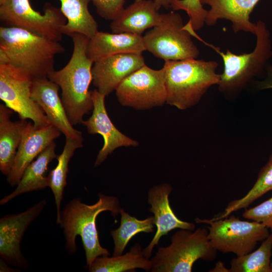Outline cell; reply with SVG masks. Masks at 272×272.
<instances>
[{"mask_svg": "<svg viewBox=\"0 0 272 272\" xmlns=\"http://www.w3.org/2000/svg\"><path fill=\"white\" fill-rule=\"evenodd\" d=\"M13 26L0 27V64H9L33 80L48 78L56 54L64 48L59 42Z\"/></svg>", "mask_w": 272, "mask_h": 272, "instance_id": "cell-1", "label": "cell"}, {"mask_svg": "<svg viewBox=\"0 0 272 272\" xmlns=\"http://www.w3.org/2000/svg\"><path fill=\"white\" fill-rule=\"evenodd\" d=\"M73 51L67 63L61 69L51 72L48 78L61 91V101L73 125L82 124L83 117L93 108L92 91V69L94 61L87 54L90 38L80 33L70 36Z\"/></svg>", "mask_w": 272, "mask_h": 272, "instance_id": "cell-2", "label": "cell"}, {"mask_svg": "<svg viewBox=\"0 0 272 272\" xmlns=\"http://www.w3.org/2000/svg\"><path fill=\"white\" fill-rule=\"evenodd\" d=\"M99 197L98 200L91 205L82 202L80 197L73 199L61 211L58 223L63 230L65 248L69 254L76 252V237H81L88 268L97 257L110 255L108 249L100 243L96 227L98 215L102 212L109 211L115 218L121 209L117 197L101 193L99 194Z\"/></svg>", "mask_w": 272, "mask_h": 272, "instance_id": "cell-3", "label": "cell"}, {"mask_svg": "<svg viewBox=\"0 0 272 272\" xmlns=\"http://www.w3.org/2000/svg\"><path fill=\"white\" fill-rule=\"evenodd\" d=\"M216 61L187 59L165 61L166 103L180 110L196 104L212 86L218 85Z\"/></svg>", "mask_w": 272, "mask_h": 272, "instance_id": "cell-4", "label": "cell"}, {"mask_svg": "<svg viewBox=\"0 0 272 272\" xmlns=\"http://www.w3.org/2000/svg\"><path fill=\"white\" fill-rule=\"evenodd\" d=\"M256 24V43L253 51L239 55L227 50L226 53L219 47L198 40L211 47L222 57L224 71L220 75L218 85L220 91L227 95L237 94L254 77L261 74L266 61L272 56L270 33L265 24L258 20Z\"/></svg>", "mask_w": 272, "mask_h": 272, "instance_id": "cell-5", "label": "cell"}, {"mask_svg": "<svg viewBox=\"0 0 272 272\" xmlns=\"http://www.w3.org/2000/svg\"><path fill=\"white\" fill-rule=\"evenodd\" d=\"M217 251L210 242L208 230L179 229L171 237L170 244L159 247L150 259L151 271L191 272L196 260H213Z\"/></svg>", "mask_w": 272, "mask_h": 272, "instance_id": "cell-6", "label": "cell"}, {"mask_svg": "<svg viewBox=\"0 0 272 272\" xmlns=\"http://www.w3.org/2000/svg\"><path fill=\"white\" fill-rule=\"evenodd\" d=\"M184 26L179 13L163 14L160 23L143 36L146 50L165 61L197 58L199 49Z\"/></svg>", "mask_w": 272, "mask_h": 272, "instance_id": "cell-7", "label": "cell"}, {"mask_svg": "<svg viewBox=\"0 0 272 272\" xmlns=\"http://www.w3.org/2000/svg\"><path fill=\"white\" fill-rule=\"evenodd\" d=\"M198 223L208 224V237L212 246L223 253L236 256L248 254L270 234L268 228L255 221H242L232 215L219 220H201Z\"/></svg>", "mask_w": 272, "mask_h": 272, "instance_id": "cell-8", "label": "cell"}, {"mask_svg": "<svg viewBox=\"0 0 272 272\" xmlns=\"http://www.w3.org/2000/svg\"><path fill=\"white\" fill-rule=\"evenodd\" d=\"M43 14L34 10L29 0H6L0 5V19L9 26L27 30L37 35L59 41L66 19L60 9L46 3Z\"/></svg>", "mask_w": 272, "mask_h": 272, "instance_id": "cell-9", "label": "cell"}, {"mask_svg": "<svg viewBox=\"0 0 272 272\" xmlns=\"http://www.w3.org/2000/svg\"><path fill=\"white\" fill-rule=\"evenodd\" d=\"M115 92L118 102L124 106L144 110L162 106L167 100L164 70L145 64L125 78Z\"/></svg>", "mask_w": 272, "mask_h": 272, "instance_id": "cell-10", "label": "cell"}, {"mask_svg": "<svg viewBox=\"0 0 272 272\" xmlns=\"http://www.w3.org/2000/svg\"><path fill=\"white\" fill-rule=\"evenodd\" d=\"M33 79L9 64H0V99L20 119H29L36 126L50 124L40 107L31 98Z\"/></svg>", "mask_w": 272, "mask_h": 272, "instance_id": "cell-11", "label": "cell"}, {"mask_svg": "<svg viewBox=\"0 0 272 272\" xmlns=\"http://www.w3.org/2000/svg\"><path fill=\"white\" fill-rule=\"evenodd\" d=\"M46 205L44 198L23 212L6 215L1 218L0 255L4 261L16 267H28V262L21 252V242L27 229Z\"/></svg>", "mask_w": 272, "mask_h": 272, "instance_id": "cell-12", "label": "cell"}, {"mask_svg": "<svg viewBox=\"0 0 272 272\" xmlns=\"http://www.w3.org/2000/svg\"><path fill=\"white\" fill-rule=\"evenodd\" d=\"M145 65L142 53H125L108 56L94 62L92 83L106 96L115 91L130 75Z\"/></svg>", "mask_w": 272, "mask_h": 272, "instance_id": "cell-13", "label": "cell"}, {"mask_svg": "<svg viewBox=\"0 0 272 272\" xmlns=\"http://www.w3.org/2000/svg\"><path fill=\"white\" fill-rule=\"evenodd\" d=\"M105 96L97 89L92 91L93 102L92 114L82 124L85 126L88 133L100 134L104 140V145L99 151L95 162V166L100 165L114 150L120 147H135L138 142L121 133L110 119L105 105Z\"/></svg>", "mask_w": 272, "mask_h": 272, "instance_id": "cell-14", "label": "cell"}, {"mask_svg": "<svg viewBox=\"0 0 272 272\" xmlns=\"http://www.w3.org/2000/svg\"><path fill=\"white\" fill-rule=\"evenodd\" d=\"M60 133L56 127L50 124L38 127L28 122L23 130L13 167L7 176L8 183L12 186L17 185L28 165Z\"/></svg>", "mask_w": 272, "mask_h": 272, "instance_id": "cell-15", "label": "cell"}, {"mask_svg": "<svg viewBox=\"0 0 272 272\" xmlns=\"http://www.w3.org/2000/svg\"><path fill=\"white\" fill-rule=\"evenodd\" d=\"M59 89L48 78L34 79L31 86V98L43 111L50 124L65 138L83 143L82 132L74 128L68 118L58 94Z\"/></svg>", "mask_w": 272, "mask_h": 272, "instance_id": "cell-16", "label": "cell"}, {"mask_svg": "<svg viewBox=\"0 0 272 272\" xmlns=\"http://www.w3.org/2000/svg\"><path fill=\"white\" fill-rule=\"evenodd\" d=\"M172 191V186L168 183L155 185L148 191V202L151 206L149 211L154 214L157 230L149 245L143 250L148 258L151 257L153 248L158 245L161 237L171 231L175 229H195L194 224L180 220L173 212L169 200Z\"/></svg>", "mask_w": 272, "mask_h": 272, "instance_id": "cell-17", "label": "cell"}, {"mask_svg": "<svg viewBox=\"0 0 272 272\" xmlns=\"http://www.w3.org/2000/svg\"><path fill=\"white\" fill-rule=\"evenodd\" d=\"M260 0H199L202 5H208L205 24L215 25L219 20L230 21L234 33L240 31L255 35L256 24L250 21V15Z\"/></svg>", "mask_w": 272, "mask_h": 272, "instance_id": "cell-18", "label": "cell"}, {"mask_svg": "<svg viewBox=\"0 0 272 272\" xmlns=\"http://www.w3.org/2000/svg\"><path fill=\"white\" fill-rule=\"evenodd\" d=\"M163 14L158 12L154 1L135 2L124 8L112 20L110 28L112 33H126L141 35L147 29L157 26Z\"/></svg>", "mask_w": 272, "mask_h": 272, "instance_id": "cell-19", "label": "cell"}, {"mask_svg": "<svg viewBox=\"0 0 272 272\" xmlns=\"http://www.w3.org/2000/svg\"><path fill=\"white\" fill-rule=\"evenodd\" d=\"M146 50L143 36L126 33H114L98 31L89 39L87 54L94 62L108 56Z\"/></svg>", "mask_w": 272, "mask_h": 272, "instance_id": "cell-20", "label": "cell"}, {"mask_svg": "<svg viewBox=\"0 0 272 272\" xmlns=\"http://www.w3.org/2000/svg\"><path fill=\"white\" fill-rule=\"evenodd\" d=\"M13 110L0 105V170L8 176L13 167L26 120L12 121Z\"/></svg>", "mask_w": 272, "mask_h": 272, "instance_id": "cell-21", "label": "cell"}, {"mask_svg": "<svg viewBox=\"0 0 272 272\" xmlns=\"http://www.w3.org/2000/svg\"><path fill=\"white\" fill-rule=\"evenodd\" d=\"M55 148L56 144L53 142L28 165L15 190L1 199V205L8 203L20 194L48 187V178L45 173L49 163L57 158Z\"/></svg>", "mask_w": 272, "mask_h": 272, "instance_id": "cell-22", "label": "cell"}, {"mask_svg": "<svg viewBox=\"0 0 272 272\" xmlns=\"http://www.w3.org/2000/svg\"><path fill=\"white\" fill-rule=\"evenodd\" d=\"M60 10L66 19L63 34L70 36L80 33L90 39L99 31L98 24L89 10L91 0H59Z\"/></svg>", "mask_w": 272, "mask_h": 272, "instance_id": "cell-23", "label": "cell"}, {"mask_svg": "<svg viewBox=\"0 0 272 272\" xmlns=\"http://www.w3.org/2000/svg\"><path fill=\"white\" fill-rule=\"evenodd\" d=\"M140 268L147 271L152 269V263L146 257L139 243H136L127 253L111 257L101 256L96 258L88 267L91 272H125Z\"/></svg>", "mask_w": 272, "mask_h": 272, "instance_id": "cell-24", "label": "cell"}, {"mask_svg": "<svg viewBox=\"0 0 272 272\" xmlns=\"http://www.w3.org/2000/svg\"><path fill=\"white\" fill-rule=\"evenodd\" d=\"M82 147V143L65 138V143L62 152L56 158L57 165L47 175L48 187L52 191L56 207V223L58 224L60 221V206L63 199L64 188L67 185L69 162L76 150Z\"/></svg>", "mask_w": 272, "mask_h": 272, "instance_id": "cell-25", "label": "cell"}, {"mask_svg": "<svg viewBox=\"0 0 272 272\" xmlns=\"http://www.w3.org/2000/svg\"><path fill=\"white\" fill-rule=\"evenodd\" d=\"M120 214L119 227L110 231L114 242L113 256L122 254L130 240L135 235L140 232L152 233L154 231V216L140 220L130 216L123 209H121Z\"/></svg>", "mask_w": 272, "mask_h": 272, "instance_id": "cell-26", "label": "cell"}, {"mask_svg": "<svg viewBox=\"0 0 272 272\" xmlns=\"http://www.w3.org/2000/svg\"><path fill=\"white\" fill-rule=\"evenodd\" d=\"M272 190V153L267 163L261 168L257 178L252 188L243 197L231 201L221 215L215 217L213 220L224 219L233 212L246 208L255 200Z\"/></svg>", "mask_w": 272, "mask_h": 272, "instance_id": "cell-27", "label": "cell"}, {"mask_svg": "<svg viewBox=\"0 0 272 272\" xmlns=\"http://www.w3.org/2000/svg\"><path fill=\"white\" fill-rule=\"evenodd\" d=\"M272 234L263 241L256 250L233 258L230 262V272H272Z\"/></svg>", "mask_w": 272, "mask_h": 272, "instance_id": "cell-28", "label": "cell"}, {"mask_svg": "<svg viewBox=\"0 0 272 272\" xmlns=\"http://www.w3.org/2000/svg\"><path fill=\"white\" fill-rule=\"evenodd\" d=\"M171 9L174 11H185L189 18L186 24L194 31L200 30L205 24L208 10L203 8L199 0H174Z\"/></svg>", "mask_w": 272, "mask_h": 272, "instance_id": "cell-29", "label": "cell"}, {"mask_svg": "<svg viewBox=\"0 0 272 272\" xmlns=\"http://www.w3.org/2000/svg\"><path fill=\"white\" fill-rule=\"evenodd\" d=\"M242 217L262 223L270 230H272V196L254 207L246 209Z\"/></svg>", "mask_w": 272, "mask_h": 272, "instance_id": "cell-30", "label": "cell"}, {"mask_svg": "<svg viewBox=\"0 0 272 272\" xmlns=\"http://www.w3.org/2000/svg\"><path fill=\"white\" fill-rule=\"evenodd\" d=\"M98 15L107 20H113L124 9L125 0H91Z\"/></svg>", "mask_w": 272, "mask_h": 272, "instance_id": "cell-31", "label": "cell"}, {"mask_svg": "<svg viewBox=\"0 0 272 272\" xmlns=\"http://www.w3.org/2000/svg\"><path fill=\"white\" fill-rule=\"evenodd\" d=\"M266 70L267 73L266 79L256 83L257 89L258 90L272 89V66L268 65L266 67Z\"/></svg>", "mask_w": 272, "mask_h": 272, "instance_id": "cell-32", "label": "cell"}, {"mask_svg": "<svg viewBox=\"0 0 272 272\" xmlns=\"http://www.w3.org/2000/svg\"><path fill=\"white\" fill-rule=\"evenodd\" d=\"M141 0H135V2H138ZM174 0H154V4L157 9L159 10L163 7L166 9L171 8L172 4Z\"/></svg>", "mask_w": 272, "mask_h": 272, "instance_id": "cell-33", "label": "cell"}, {"mask_svg": "<svg viewBox=\"0 0 272 272\" xmlns=\"http://www.w3.org/2000/svg\"><path fill=\"white\" fill-rule=\"evenodd\" d=\"M218 268L219 269H218L217 271H230L229 269L225 268L223 264L221 262H218L216 264L215 267L213 269L212 271H215Z\"/></svg>", "mask_w": 272, "mask_h": 272, "instance_id": "cell-34", "label": "cell"}, {"mask_svg": "<svg viewBox=\"0 0 272 272\" xmlns=\"http://www.w3.org/2000/svg\"><path fill=\"white\" fill-rule=\"evenodd\" d=\"M6 1V0H0V5H2L3 4H4Z\"/></svg>", "mask_w": 272, "mask_h": 272, "instance_id": "cell-35", "label": "cell"}, {"mask_svg": "<svg viewBox=\"0 0 272 272\" xmlns=\"http://www.w3.org/2000/svg\"><path fill=\"white\" fill-rule=\"evenodd\" d=\"M271 233L272 234V230H271ZM270 266H271V270H272V261L271 262Z\"/></svg>", "mask_w": 272, "mask_h": 272, "instance_id": "cell-36", "label": "cell"}]
</instances>
